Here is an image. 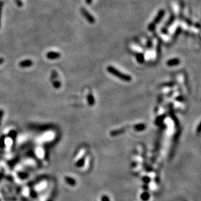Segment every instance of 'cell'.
Here are the masks:
<instances>
[{"instance_id":"8fae6325","label":"cell","mask_w":201,"mask_h":201,"mask_svg":"<svg viewBox=\"0 0 201 201\" xmlns=\"http://www.w3.org/2000/svg\"><path fill=\"white\" fill-rule=\"evenodd\" d=\"M174 20H175V16H174V15H172V16L170 17V18L169 19V20L167 21V26H170V25H171V24H172V22L174 21Z\"/></svg>"},{"instance_id":"ba28073f","label":"cell","mask_w":201,"mask_h":201,"mask_svg":"<svg viewBox=\"0 0 201 201\" xmlns=\"http://www.w3.org/2000/svg\"><path fill=\"white\" fill-rule=\"evenodd\" d=\"M141 198L142 199V200L143 201H147L149 200V199L150 198V195H149V193L147 192H144L141 194Z\"/></svg>"},{"instance_id":"2e32d148","label":"cell","mask_w":201,"mask_h":201,"mask_svg":"<svg viewBox=\"0 0 201 201\" xmlns=\"http://www.w3.org/2000/svg\"><path fill=\"white\" fill-rule=\"evenodd\" d=\"M3 115H4V110H2V109H0V125H1V122H2Z\"/></svg>"},{"instance_id":"44dd1931","label":"cell","mask_w":201,"mask_h":201,"mask_svg":"<svg viewBox=\"0 0 201 201\" xmlns=\"http://www.w3.org/2000/svg\"><path fill=\"white\" fill-rule=\"evenodd\" d=\"M49 201H51V200H49Z\"/></svg>"},{"instance_id":"277c9868","label":"cell","mask_w":201,"mask_h":201,"mask_svg":"<svg viewBox=\"0 0 201 201\" xmlns=\"http://www.w3.org/2000/svg\"><path fill=\"white\" fill-rule=\"evenodd\" d=\"M46 57H48V59H57V58L61 57V54L59 52H57L51 51L47 53Z\"/></svg>"},{"instance_id":"e0dca14e","label":"cell","mask_w":201,"mask_h":201,"mask_svg":"<svg viewBox=\"0 0 201 201\" xmlns=\"http://www.w3.org/2000/svg\"><path fill=\"white\" fill-rule=\"evenodd\" d=\"M143 180L144 182H145L146 184H148L149 182H150V178H149V177H147V176H145V177H144L143 178Z\"/></svg>"},{"instance_id":"d6986e66","label":"cell","mask_w":201,"mask_h":201,"mask_svg":"<svg viewBox=\"0 0 201 201\" xmlns=\"http://www.w3.org/2000/svg\"><path fill=\"white\" fill-rule=\"evenodd\" d=\"M93 0H85V3L87 4V5H91L92 2H93Z\"/></svg>"},{"instance_id":"52a82bcc","label":"cell","mask_w":201,"mask_h":201,"mask_svg":"<svg viewBox=\"0 0 201 201\" xmlns=\"http://www.w3.org/2000/svg\"><path fill=\"white\" fill-rule=\"evenodd\" d=\"M64 179H65L66 182L67 183H68V184H69L70 185L74 186V185H76V180L74 178H72L68 177V176H67V177L64 178Z\"/></svg>"},{"instance_id":"30bf717a","label":"cell","mask_w":201,"mask_h":201,"mask_svg":"<svg viewBox=\"0 0 201 201\" xmlns=\"http://www.w3.org/2000/svg\"><path fill=\"white\" fill-rule=\"evenodd\" d=\"M84 161H85L84 158H82V159H80L78 161V162H77V163L76 165L78 167H82L83 164H84Z\"/></svg>"},{"instance_id":"ac0fdd59","label":"cell","mask_w":201,"mask_h":201,"mask_svg":"<svg viewBox=\"0 0 201 201\" xmlns=\"http://www.w3.org/2000/svg\"><path fill=\"white\" fill-rule=\"evenodd\" d=\"M102 201H110L109 200V198L106 195H104L102 197Z\"/></svg>"},{"instance_id":"6da1fadb","label":"cell","mask_w":201,"mask_h":201,"mask_svg":"<svg viewBox=\"0 0 201 201\" xmlns=\"http://www.w3.org/2000/svg\"><path fill=\"white\" fill-rule=\"evenodd\" d=\"M107 70L111 74H112L115 77H118L120 79H121L122 80H124V81L126 82H130L131 80V77L130 76L122 73L120 72L119 71H118L117 69H115V67H112V66H109L107 68Z\"/></svg>"},{"instance_id":"5bb4252c","label":"cell","mask_w":201,"mask_h":201,"mask_svg":"<svg viewBox=\"0 0 201 201\" xmlns=\"http://www.w3.org/2000/svg\"><path fill=\"white\" fill-rule=\"evenodd\" d=\"M14 1H15V3L18 7H22L23 6V3L21 0H14Z\"/></svg>"},{"instance_id":"9a60e30c","label":"cell","mask_w":201,"mask_h":201,"mask_svg":"<svg viewBox=\"0 0 201 201\" xmlns=\"http://www.w3.org/2000/svg\"><path fill=\"white\" fill-rule=\"evenodd\" d=\"M3 3L2 1L0 0V26H1V18H2V9H3Z\"/></svg>"},{"instance_id":"4fadbf2b","label":"cell","mask_w":201,"mask_h":201,"mask_svg":"<svg viewBox=\"0 0 201 201\" xmlns=\"http://www.w3.org/2000/svg\"><path fill=\"white\" fill-rule=\"evenodd\" d=\"M88 99H89V103L90 105H93L94 104V99L91 95H89V96L88 97Z\"/></svg>"},{"instance_id":"5b68a950","label":"cell","mask_w":201,"mask_h":201,"mask_svg":"<svg viewBox=\"0 0 201 201\" xmlns=\"http://www.w3.org/2000/svg\"><path fill=\"white\" fill-rule=\"evenodd\" d=\"M20 67L24 68V67H29L33 65V61L30 59H26V60L22 61L19 63Z\"/></svg>"},{"instance_id":"9c48e42d","label":"cell","mask_w":201,"mask_h":201,"mask_svg":"<svg viewBox=\"0 0 201 201\" xmlns=\"http://www.w3.org/2000/svg\"><path fill=\"white\" fill-rule=\"evenodd\" d=\"M134 127H135L136 130H137V131H142V130L145 129V125L143 124H138L136 125Z\"/></svg>"},{"instance_id":"3957f363","label":"cell","mask_w":201,"mask_h":201,"mask_svg":"<svg viewBox=\"0 0 201 201\" xmlns=\"http://www.w3.org/2000/svg\"><path fill=\"white\" fill-rule=\"evenodd\" d=\"M165 14V12L164 10L160 9V11H158V14H156V17L154 18V20L152 22H153L154 24H156V25L158 24V23L161 22V20L163 19V18L164 17Z\"/></svg>"},{"instance_id":"ffe728a7","label":"cell","mask_w":201,"mask_h":201,"mask_svg":"<svg viewBox=\"0 0 201 201\" xmlns=\"http://www.w3.org/2000/svg\"><path fill=\"white\" fill-rule=\"evenodd\" d=\"M4 59L3 58H0V65H2L3 62H4Z\"/></svg>"},{"instance_id":"8992f818","label":"cell","mask_w":201,"mask_h":201,"mask_svg":"<svg viewBox=\"0 0 201 201\" xmlns=\"http://www.w3.org/2000/svg\"><path fill=\"white\" fill-rule=\"evenodd\" d=\"M179 63H180V60L177 58H175V59H170V60L168 61L167 64L168 66H174L178 65Z\"/></svg>"},{"instance_id":"7a4b0ae2","label":"cell","mask_w":201,"mask_h":201,"mask_svg":"<svg viewBox=\"0 0 201 201\" xmlns=\"http://www.w3.org/2000/svg\"><path fill=\"white\" fill-rule=\"evenodd\" d=\"M80 11H81L82 14H83V16H84L85 18L90 24H94V23L95 22V18H94V16H93L86 9L82 8L80 9Z\"/></svg>"},{"instance_id":"7c38bea8","label":"cell","mask_w":201,"mask_h":201,"mask_svg":"<svg viewBox=\"0 0 201 201\" xmlns=\"http://www.w3.org/2000/svg\"><path fill=\"white\" fill-rule=\"evenodd\" d=\"M156 24H154L153 22H151L150 24L149 25V27H148V29H149V30L150 31H154L156 29Z\"/></svg>"}]
</instances>
